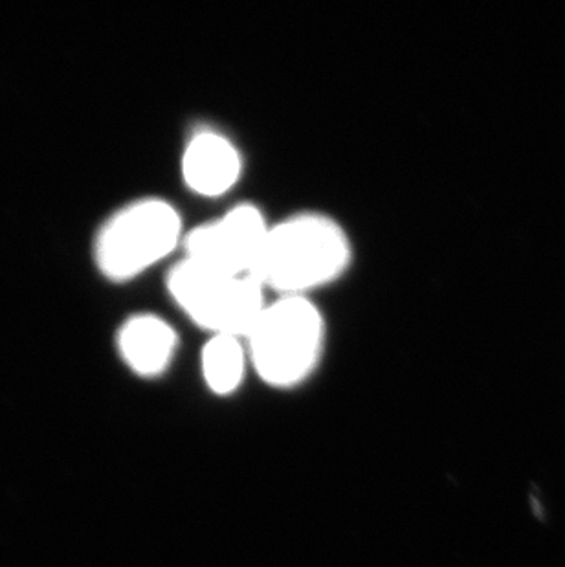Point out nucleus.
<instances>
[{
    "label": "nucleus",
    "instance_id": "3",
    "mask_svg": "<svg viewBox=\"0 0 565 567\" xmlns=\"http://www.w3.org/2000/svg\"><path fill=\"white\" fill-rule=\"evenodd\" d=\"M167 290L178 309L209 337L245 340L268 306V292L254 276L219 272L186 257L167 274Z\"/></svg>",
    "mask_w": 565,
    "mask_h": 567
},
{
    "label": "nucleus",
    "instance_id": "7",
    "mask_svg": "<svg viewBox=\"0 0 565 567\" xmlns=\"http://www.w3.org/2000/svg\"><path fill=\"white\" fill-rule=\"evenodd\" d=\"M176 332L155 315L133 316L117 334V348L125 364L142 377L161 375L175 357Z\"/></svg>",
    "mask_w": 565,
    "mask_h": 567
},
{
    "label": "nucleus",
    "instance_id": "1",
    "mask_svg": "<svg viewBox=\"0 0 565 567\" xmlns=\"http://www.w3.org/2000/svg\"><path fill=\"white\" fill-rule=\"evenodd\" d=\"M346 228L326 214L304 212L274 223L254 278L276 298H310L351 267Z\"/></svg>",
    "mask_w": 565,
    "mask_h": 567
},
{
    "label": "nucleus",
    "instance_id": "6",
    "mask_svg": "<svg viewBox=\"0 0 565 567\" xmlns=\"http://www.w3.org/2000/svg\"><path fill=\"white\" fill-rule=\"evenodd\" d=\"M239 147L217 131L193 134L182 155V177L187 188L203 197H223L243 177Z\"/></svg>",
    "mask_w": 565,
    "mask_h": 567
},
{
    "label": "nucleus",
    "instance_id": "5",
    "mask_svg": "<svg viewBox=\"0 0 565 567\" xmlns=\"http://www.w3.org/2000/svg\"><path fill=\"white\" fill-rule=\"evenodd\" d=\"M273 223L256 204H237L217 219L186 231V259L234 276H254Z\"/></svg>",
    "mask_w": 565,
    "mask_h": 567
},
{
    "label": "nucleus",
    "instance_id": "2",
    "mask_svg": "<svg viewBox=\"0 0 565 567\" xmlns=\"http://www.w3.org/2000/svg\"><path fill=\"white\" fill-rule=\"evenodd\" d=\"M326 337V320L312 298L274 296L245 342L257 375L276 388H292L312 375Z\"/></svg>",
    "mask_w": 565,
    "mask_h": 567
},
{
    "label": "nucleus",
    "instance_id": "8",
    "mask_svg": "<svg viewBox=\"0 0 565 567\" xmlns=\"http://www.w3.org/2000/svg\"><path fill=\"white\" fill-rule=\"evenodd\" d=\"M250 364L248 348L243 338L209 337L203 349V375L209 390L217 395H229L245 379L246 365Z\"/></svg>",
    "mask_w": 565,
    "mask_h": 567
},
{
    "label": "nucleus",
    "instance_id": "4",
    "mask_svg": "<svg viewBox=\"0 0 565 567\" xmlns=\"http://www.w3.org/2000/svg\"><path fill=\"white\" fill-rule=\"evenodd\" d=\"M182 217L162 198H142L120 209L97 234L94 256L103 276L127 281L184 245Z\"/></svg>",
    "mask_w": 565,
    "mask_h": 567
}]
</instances>
